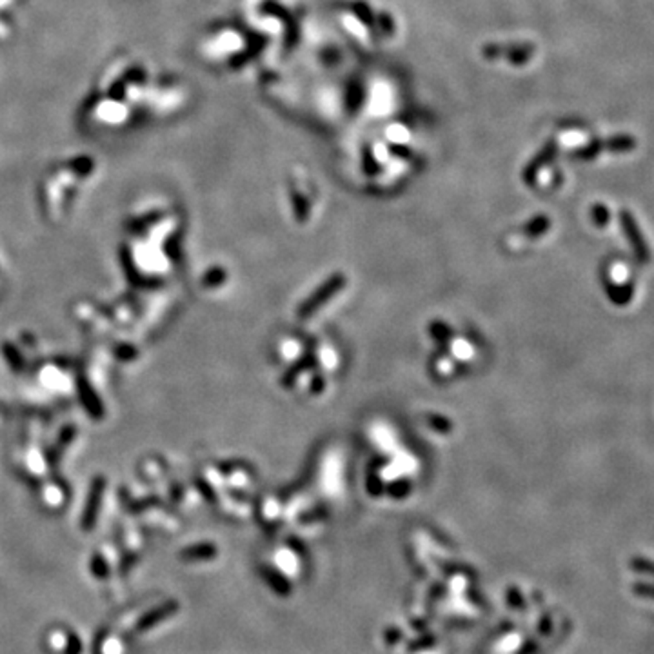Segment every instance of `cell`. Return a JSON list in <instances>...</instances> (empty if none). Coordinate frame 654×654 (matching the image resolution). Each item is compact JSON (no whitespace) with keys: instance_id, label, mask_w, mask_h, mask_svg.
I'll return each instance as SVG.
<instances>
[{"instance_id":"1","label":"cell","mask_w":654,"mask_h":654,"mask_svg":"<svg viewBox=\"0 0 654 654\" xmlns=\"http://www.w3.org/2000/svg\"><path fill=\"white\" fill-rule=\"evenodd\" d=\"M176 607H178V605H176L175 602H167V604L159 605V607H155V609H151L150 613H145V615L136 622L135 633H145V631H151L155 625H159L160 622H164V620L170 618L173 613H176Z\"/></svg>"},{"instance_id":"2","label":"cell","mask_w":654,"mask_h":654,"mask_svg":"<svg viewBox=\"0 0 654 654\" xmlns=\"http://www.w3.org/2000/svg\"><path fill=\"white\" fill-rule=\"evenodd\" d=\"M91 571H93V575L96 576V578H108V576H110V567H108V562H105L104 558H102V556L100 555H95L93 556V560H91Z\"/></svg>"},{"instance_id":"3","label":"cell","mask_w":654,"mask_h":654,"mask_svg":"<svg viewBox=\"0 0 654 654\" xmlns=\"http://www.w3.org/2000/svg\"><path fill=\"white\" fill-rule=\"evenodd\" d=\"M82 651V644L76 635H68V647H65V654H80Z\"/></svg>"}]
</instances>
